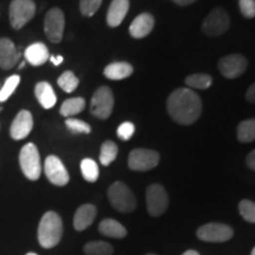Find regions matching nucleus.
Masks as SVG:
<instances>
[{
  "label": "nucleus",
  "instance_id": "4c0bfd02",
  "mask_svg": "<svg viewBox=\"0 0 255 255\" xmlns=\"http://www.w3.org/2000/svg\"><path fill=\"white\" fill-rule=\"evenodd\" d=\"M171 1H174L175 4H177V5L186 6V5H190V4H193V2H195L196 0H171Z\"/></svg>",
  "mask_w": 255,
  "mask_h": 255
},
{
  "label": "nucleus",
  "instance_id": "6ab92c4d",
  "mask_svg": "<svg viewBox=\"0 0 255 255\" xmlns=\"http://www.w3.org/2000/svg\"><path fill=\"white\" fill-rule=\"evenodd\" d=\"M25 59L27 60L31 65L33 66H40L50 59L49 50L45 44L43 43H33L30 46L26 47L24 52Z\"/></svg>",
  "mask_w": 255,
  "mask_h": 255
},
{
  "label": "nucleus",
  "instance_id": "6e6552de",
  "mask_svg": "<svg viewBox=\"0 0 255 255\" xmlns=\"http://www.w3.org/2000/svg\"><path fill=\"white\" fill-rule=\"evenodd\" d=\"M231 25V19L223 8L216 7L207 15L202 24V32L207 36L218 37L225 33Z\"/></svg>",
  "mask_w": 255,
  "mask_h": 255
},
{
  "label": "nucleus",
  "instance_id": "37998d69",
  "mask_svg": "<svg viewBox=\"0 0 255 255\" xmlns=\"http://www.w3.org/2000/svg\"><path fill=\"white\" fill-rule=\"evenodd\" d=\"M146 255H155V254H146Z\"/></svg>",
  "mask_w": 255,
  "mask_h": 255
},
{
  "label": "nucleus",
  "instance_id": "dca6fc26",
  "mask_svg": "<svg viewBox=\"0 0 255 255\" xmlns=\"http://www.w3.org/2000/svg\"><path fill=\"white\" fill-rule=\"evenodd\" d=\"M96 215H97V208L94 205L91 203L82 205L76 210L73 216V227L78 232L85 231L94 223Z\"/></svg>",
  "mask_w": 255,
  "mask_h": 255
},
{
  "label": "nucleus",
  "instance_id": "4468645a",
  "mask_svg": "<svg viewBox=\"0 0 255 255\" xmlns=\"http://www.w3.org/2000/svg\"><path fill=\"white\" fill-rule=\"evenodd\" d=\"M32 128H33V119H32L31 113L27 110H21L12 122L9 133L12 138L19 141V139L26 138L30 135Z\"/></svg>",
  "mask_w": 255,
  "mask_h": 255
},
{
  "label": "nucleus",
  "instance_id": "ea45409f",
  "mask_svg": "<svg viewBox=\"0 0 255 255\" xmlns=\"http://www.w3.org/2000/svg\"><path fill=\"white\" fill-rule=\"evenodd\" d=\"M182 255H200V254L197 253L196 251H193V250H190V251H187V252H184V253H183Z\"/></svg>",
  "mask_w": 255,
  "mask_h": 255
},
{
  "label": "nucleus",
  "instance_id": "20e7f679",
  "mask_svg": "<svg viewBox=\"0 0 255 255\" xmlns=\"http://www.w3.org/2000/svg\"><path fill=\"white\" fill-rule=\"evenodd\" d=\"M19 163L25 177L31 181H37L41 174L40 155L33 143H27L21 148L19 154Z\"/></svg>",
  "mask_w": 255,
  "mask_h": 255
},
{
  "label": "nucleus",
  "instance_id": "7c9ffc66",
  "mask_svg": "<svg viewBox=\"0 0 255 255\" xmlns=\"http://www.w3.org/2000/svg\"><path fill=\"white\" fill-rule=\"evenodd\" d=\"M239 212L247 222L255 223V202L251 200H242L239 203Z\"/></svg>",
  "mask_w": 255,
  "mask_h": 255
},
{
  "label": "nucleus",
  "instance_id": "9b49d317",
  "mask_svg": "<svg viewBox=\"0 0 255 255\" xmlns=\"http://www.w3.org/2000/svg\"><path fill=\"white\" fill-rule=\"evenodd\" d=\"M64 27H65V17L62 9L51 8L45 15L44 20V31L46 37L52 43H60L63 39Z\"/></svg>",
  "mask_w": 255,
  "mask_h": 255
},
{
  "label": "nucleus",
  "instance_id": "393cba45",
  "mask_svg": "<svg viewBox=\"0 0 255 255\" xmlns=\"http://www.w3.org/2000/svg\"><path fill=\"white\" fill-rule=\"evenodd\" d=\"M85 255H113L114 247L109 242L90 241L83 248Z\"/></svg>",
  "mask_w": 255,
  "mask_h": 255
},
{
  "label": "nucleus",
  "instance_id": "cd10ccee",
  "mask_svg": "<svg viewBox=\"0 0 255 255\" xmlns=\"http://www.w3.org/2000/svg\"><path fill=\"white\" fill-rule=\"evenodd\" d=\"M186 84L189 88L206 90V89L212 87L213 79L207 73H194V75L188 76L186 78Z\"/></svg>",
  "mask_w": 255,
  "mask_h": 255
},
{
  "label": "nucleus",
  "instance_id": "f03ea898",
  "mask_svg": "<svg viewBox=\"0 0 255 255\" xmlns=\"http://www.w3.org/2000/svg\"><path fill=\"white\" fill-rule=\"evenodd\" d=\"M63 237V221L55 212H47L38 226V241L45 250L56 247Z\"/></svg>",
  "mask_w": 255,
  "mask_h": 255
},
{
  "label": "nucleus",
  "instance_id": "a211bd4d",
  "mask_svg": "<svg viewBox=\"0 0 255 255\" xmlns=\"http://www.w3.org/2000/svg\"><path fill=\"white\" fill-rule=\"evenodd\" d=\"M129 0H113L107 14V23L110 27L120 26L129 11Z\"/></svg>",
  "mask_w": 255,
  "mask_h": 255
},
{
  "label": "nucleus",
  "instance_id": "412c9836",
  "mask_svg": "<svg viewBox=\"0 0 255 255\" xmlns=\"http://www.w3.org/2000/svg\"><path fill=\"white\" fill-rule=\"evenodd\" d=\"M34 94H36L38 102L44 109H51V108L55 107L57 102L56 94L47 82L38 83L34 88Z\"/></svg>",
  "mask_w": 255,
  "mask_h": 255
},
{
  "label": "nucleus",
  "instance_id": "2eb2a0df",
  "mask_svg": "<svg viewBox=\"0 0 255 255\" xmlns=\"http://www.w3.org/2000/svg\"><path fill=\"white\" fill-rule=\"evenodd\" d=\"M20 56L13 41L8 38H0V68L4 70L14 68Z\"/></svg>",
  "mask_w": 255,
  "mask_h": 255
},
{
  "label": "nucleus",
  "instance_id": "f3484780",
  "mask_svg": "<svg viewBox=\"0 0 255 255\" xmlns=\"http://www.w3.org/2000/svg\"><path fill=\"white\" fill-rule=\"evenodd\" d=\"M155 25V19L150 13H141L133 19V21L130 25L129 32L131 37L139 39L148 36L152 31Z\"/></svg>",
  "mask_w": 255,
  "mask_h": 255
},
{
  "label": "nucleus",
  "instance_id": "ddd939ff",
  "mask_svg": "<svg viewBox=\"0 0 255 255\" xmlns=\"http://www.w3.org/2000/svg\"><path fill=\"white\" fill-rule=\"evenodd\" d=\"M248 62L246 57L239 53L223 57L219 62V70L226 78L234 79L240 76L247 70Z\"/></svg>",
  "mask_w": 255,
  "mask_h": 255
},
{
  "label": "nucleus",
  "instance_id": "aec40b11",
  "mask_svg": "<svg viewBox=\"0 0 255 255\" xmlns=\"http://www.w3.org/2000/svg\"><path fill=\"white\" fill-rule=\"evenodd\" d=\"M98 231L102 235L113 239H123L127 237L128 231L122 223L114 219H104L98 225Z\"/></svg>",
  "mask_w": 255,
  "mask_h": 255
},
{
  "label": "nucleus",
  "instance_id": "5701e85b",
  "mask_svg": "<svg viewBox=\"0 0 255 255\" xmlns=\"http://www.w3.org/2000/svg\"><path fill=\"white\" fill-rule=\"evenodd\" d=\"M85 108L84 98H69L60 107V115L64 117H72L81 114Z\"/></svg>",
  "mask_w": 255,
  "mask_h": 255
},
{
  "label": "nucleus",
  "instance_id": "bb28decb",
  "mask_svg": "<svg viewBox=\"0 0 255 255\" xmlns=\"http://www.w3.org/2000/svg\"><path fill=\"white\" fill-rule=\"evenodd\" d=\"M81 171L84 180L91 183L96 182V181L98 180V176H100V169H98V165L94 159L91 158L83 159L81 162Z\"/></svg>",
  "mask_w": 255,
  "mask_h": 255
},
{
  "label": "nucleus",
  "instance_id": "b1692460",
  "mask_svg": "<svg viewBox=\"0 0 255 255\" xmlns=\"http://www.w3.org/2000/svg\"><path fill=\"white\" fill-rule=\"evenodd\" d=\"M238 139L241 143L255 141V119L245 120L238 127Z\"/></svg>",
  "mask_w": 255,
  "mask_h": 255
},
{
  "label": "nucleus",
  "instance_id": "c85d7f7f",
  "mask_svg": "<svg viewBox=\"0 0 255 255\" xmlns=\"http://www.w3.org/2000/svg\"><path fill=\"white\" fill-rule=\"evenodd\" d=\"M58 85L63 91L71 94V92H73L78 88L79 79L76 77L75 73L72 71H65L58 78Z\"/></svg>",
  "mask_w": 255,
  "mask_h": 255
},
{
  "label": "nucleus",
  "instance_id": "39448f33",
  "mask_svg": "<svg viewBox=\"0 0 255 255\" xmlns=\"http://www.w3.org/2000/svg\"><path fill=\"white\" fill-rule=\"evenodd\" d=\"M114 95L110 88L101 87L92 96L90 110L95 117L100 120L109 119L114 110Z\"/></svg>",
  "mask_w": 255,
  "mask_h": 255
},
{
  "label": "nucleus",
  "instance_id": "e433bc0d",
  "mask_svg": "<svg viewBox=\"0 0 255 255\" xmlns=\"http://www.w3.org/2000/svg\"><path fill=\"white\" fill-rule=\"evenodd\" d=\"M246 163L248 165V168L255 171V149L248 154V156L246 157Z\"/></svg>",
  "mask_w": 255,
  "mask_h": 255
},
{
  "label": "nucleus",
  "instance_id": "f257e3e1",
  "mask_svg": "<svg viewBox=\"0 0 255 255\" xmlns=\"http://www.w3.org/2000/svg\"><path fill=\"white\" fill-rule=\"evenodd\" d=\"M167 109L175 122L182 126H190L201 116L202 102L197 94L191 91V89L181 88L169 96Z\"/></svg>",
  "mask_w": 255,
  "mask_h": 255
},
{
  "label": "nucleus",
  "instance_id": "9d476101",
  "mask_svg": "<svg viewBox=\"0 0 255 255\" xmlns=\"http://www.w3.org/2000/svg\"><path fill=\"white\" fill-rule=\"evenodd\" d=\"M233 229L228 225L219 222H210L201 226L196 235L200 240L206 242H226L233 238Z\"/></svg>",
  "mask_w": 255,
  "mask_h": 255
},
{
  "label": "nucleus",
  "instance_id": "72a5a7b5",
  "mask_svg": "<svg viewBox=\"0 0 255 255\" xmlns=\"http://www.w3.org/2000/svg\"><path fill=\"white\" fill-rule=\"evenodd\" d=\"M135 133V126L131 122H124L117 129V136L122 141H129Z\"/></svg>",
  "mask_w": 255,
  "mask_h": 255
},
{
  "label": "nucleus",
  "instance_id": "a878e982",
  "mask_svg": "<svg viewBox=\"0 0 255 255\" xmlns=\"http://www.w3.org/2000/svg\"><path fill=\"white\" fill-rule=\"evenodd\" d=\"M117 154H119V146L116 143L113 141H105L101 146V154H100V162L101 164L108 167L110 163L116 159Z\"/></svg>",
  "mask_w": 255,
  "mask_h": 255
},
{
  "label": "nucleus",
  "instance_id": "58836bf2",
  "mask_svg": "<svg viewBox=\"0 0 255 255\" xmlns=\"http://www.w3.org/2000/svg\"><path fill=\"white\" fill-rule=\"evenodd\" d=\"M50 60L53 63V65H60L63 63V57L58 56V57H50Z\"/></svg>",
  "mask_w": 255,
  "mask_h": 255
},
{
  "label": "nucleus",
  "instance_id": "473e14b6",
  "mask_svg": "<svg viewBox=\"0 0 255 255\" xmlns=\"http://www.w3.org/2000/svg\"><path fill=\"white\" fill-rule=\"evenodd\" d=\"M102 1L103 0H81L79 8H81L82 14L85 17H92L101 7Z\"/></svg>",
  "mask_w": 255,
  "mask_h": 255
},
{
  "label": "nucleus",
  "instance_id": "1a4fd4ad",
  "mask_svg": "<svg viewBox=\"0 0 255 255\" xmlns=\"http://www.w3.org/2000/svg\"><path fill=\"white\" fill-rule=\"evenodd\" d=\"M169 206V197L164 187L161 184H151L146 189V208L151 216L162 215Z\"/></svg>",
  "mask_w": 255,
  "mask_h": 255
},
{
  "label": "nucleus",
  "instance_id": "f8f14e48",
  "mask_svg": "<svg viewBox=\"0 0 255 255\" xmlns=\"http://www.w3.org/2000/svg\"><path fill=\"white\" fill-rule=\"evenodd\" d=\"M44 171H45L47 180L55 186L63 187L69 183L70 176L68 170H66L65 165L63 164L59 157L55 155L47 156L45 164H44Z\"/></svg>",
  "mask_w": 255,
  "mask_h": 255
},
{
  "label": "nucleus",
  "instance_id": "0eeeda50",
  "mask_svg": "<svg viewBox=\"0 0 255 255\" xmlns=\"http://www.w3.org/2000/svg\"><path fill=\"white\" fill-rule=\"evenodd\" d=\"M159 162V154L150 149H133L128 158V165L133 171H148Z\"/></svg>",
  "mask_w": 255,
  "mask_h": 255
},
{
  "label": "nucleus",
  "instance_id": "7ed1b4c3",
  "mask_svg": "<svg viewBox=\"0 0 255 255\" xmlns=\"http://www.w3.org/2000/svg\"><path fill=\"white\" fill-rule=\"evenodd\" d=\"M108 199L114 209L120 213H131L137 206L136 197L126 183L115 182L108 189Z\"/></svg>",
  "mask_w": 255,
  "mask_h": 255
},
{
  "label": "nucleus",
  "instance_id": "423d86ee",
  "mask_svg": "<svg viewBox=\"0 0 255 255\" xmlns=\"http://www.w3.org/2000/svg\"><path fill=\"white\" fill-rule=\"evenodd\" d=\"M36 13V4L32 0H13L9 5V23L19 30L26 25Z\"/></svg>",
  "mask_w": 255,
  "mask_h": 255
},
{
  "label": "nucleus",
  "instance_id": "4be33fe9",
  "mask_svg": "<svg viewBox=\"0 0 255 255\" xmlns=\"http://www.w3.org/2000/svg\"><path fill=\"white\" fill-rule=\"evenodd\" d=\"M133 72L132 66L126 62L111 63L104 69V76L111 81H121L131 76Z\"/></svg>",
  "mask_w": 255,
  "mask_h": 255
},
{
  "label": "nucleus",
  "instance_id": "c756f323",
  "mask_svg": "<svg viewBox=\"0 0 255 255\" xmlns=\"http://www.w3.org/2000/svg\"><path fill=\"white\" fill-rule=\"evenodd\" d=\"M19 83H20V76L18 75H13L6 79L2 88L0 89V102L7 101L8 98L13 95V92L15 91V89H17Z\"/></svg>",
  "mask_w": 255,
  "mask_h": 255
},
{
  "label": "nucleus",
  "instance_id": "f704fd0d",
  "mask_svg": "<svg viewBox=\"0 0 255 255\" xmlns=\"http://www.w3.org/2000/svg\"><path fill=\"white\" fill-rule=\"evenodd\" d=\"M239 6L244 17L248 19L255 17V0H240Z\"/></svg>",
  "mask_w": 255,
  "mask_h": 255
},
{
  "label": "nucleus",
  "instance_id": "2f4dec72",
  "mask_svg": "<svg viewBox=\"0 0 255 255\" xmlns=\"http://www.w3.org/2000/svg\"><path fill=\"white\" fill-rule=\"evenodd\" d=\"M65 124L70 131L73 133H90L91 132V127L82 120L69 119L65 121Z\"/></svg>",
  "mask_w": 255,
  "mask_h": 255
},
{
  "label": "nucleus",
  "instance_id": "79ce46f5",
  "mask_svg": "<svg viewBox=\"0 0 255 255\" xmlns=\"http://www.w3.org/2000/svg\"><path fill=\"white\" fill-rule=\"evenodd\" d=\"M251 255H255V247L253 248V251H252V253H251Z\"/></svg>",
  "mask_w": 255,
  "mask_h": 255
},
{
  "label": "nucleus",
  "instance_id": "c9c22d12",
  "mask_svg": "<svg viewBox=\"0 0 255 255\" xmlns=\"http://www.w3.org/2000/svg\"><path fill=\"white\" fill-rule=\"evenodd\" d=\"M246 100L250 102V103L255 104V83L252 84L246 92Z\"/></svg>",
  "mask_w": 255,
  "mask_h": 255
},
{
  "label": "nucleus",
  "instance_id": "a19ab883",
  "mask_svg": "<svg viewBox=\"0 0 255 255\" xmlns=\"http://www.w3.org/2000/svg\"><path fill=\"white\" fill-rule=\"evenodd\" d=\"M25 255H38V254L33 253V252H30V253H27V254H25Z\"/></svg>",
  "mask_w": 255,
  "mask_h": 255
}]
</instances>
